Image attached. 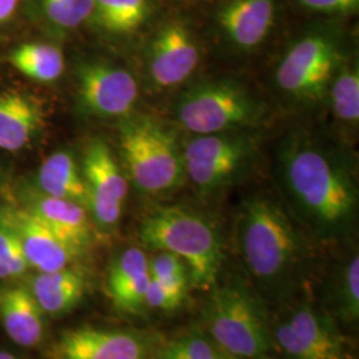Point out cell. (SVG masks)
Here are the masks:
<instances>
[{
  "label": "cell",
  "instance_id": "obj_1",
  "mask_svg": "<svg viewBox=\"0 0 359 359\" xmlns=\"http://www.w3.org/2000/svg\"><path fill=\"white\" fill-rule=\"evenodd\" d=\"M277 169L295 215L317 236L334 237L354 219L357 187L338 151L309 133H294L280 145Z\"/></svg>",
  "mask_w": 359,
  "mask_h": 359
},
{
  "label": "cell",
  "instance_id": "obj_2",
  "mask_svg": "<svg viewBox=\"0 0 359 359\" xmlns=\"http://www.w3.org/2000/svg\"><path fill=\"white\" fill-rule=\"evenodd\" d=\"M237 236L245 265L261 283L290 278L306 257L305 240L290 215L265 193H256L243 203Z\"/></svg>",
  "mask_w": 359,
  "mask_h": 359
},
{
  "label": "cell",
  "instance_id": "obj_3",
  "mask_svg": "<svg viewBox=\"0 0 359 359\" xmlns=\"http://www.w3.org/2000/svg\"><path fill=\"white\" fill-rule=\"evenodd\" d=\"M140 238L151 249L180 257L196 287H215L222 245L216 228L205 218L181 206H161L142 219Z\"/></svg>",
  "mask_w": 359,
  "mask_h": 359
},
{
  "label": "cell",
  "instance_id": "obj_4",
  "mask_svg": "<svg viewBox=\"0 0 359 359\" xmlns=\"http://www.w3.org/2000/svg\"><path fill=\"white\" fill-rule=\"evenodd\" d=\"M118 142L129 179L145 194L179 188L185 177L182 152L173 135L151 117H126Z\"/></svg>",
  "mask_w": 359,
  "mask_h": 359
},
{
  "label": "cell",
  "instance_id": "obj_5",
  "mask_svg": "<svg viewBox=\"0 0 359 359\" xmlns=\"http://www.w3.org/2000/svg\"><path fill=\"white\" fill-rule=\"evenodd\" d=\"M180 126L193 135H215L249 129L264 116V107L234 80H212L193 86L177 103Z\"/></svg>",
  "mask_w": 359,
  "mask_h": 359
},
{
  "label": "cell",
  "instance_id": "obj_6",
  "mask_svg": "<svg viewBox=\"0 0 359 359\" xmlns=\"http://www.w3.org/2000/svg\"><path fill=\"white\" fill-rule=\"evenodd\" d=\"M206 327L228 355L259 358L271 348L268 325L256 299L238 285L216 289L205 310Z\"/></svg>",
  "mask_w": 359,
  "mask_h": 359
},
{
  "label": "cell",
  "instance_id": "obj_7",
  "mask_svg": "<svg viewBox=\"0 0 359 359\" xmlns=\"http://www.w3.org/2000/svg\"><path fill=\"white\" fill-rule=\"evenodd\" d=\"M258 145V137L248 129L197 135L182 152L185 176L200 192H217L252 167Z\"/></svg>",
  "mask_w": 359,
  "mask_h": 359
},
{
  "label": "cell",
  "instance_id": "obj_8",
  "mask_svg": "<svg viewBox=\"0 0 359 359\" xmlns=\"http://www.w3.org/2000/svg\"><path fill=\"white\" fill-rule=\"evenodd\" d=\"M344 60L333 34L311 32L287 50L276 71L278 87L298 102L317 103L326 97L329 84Z\"/></svg>",
  "mask_w": 359,
  "mask_h": 359
},
{
  "label": "cell",
  "instance_id": "obj_9",
  "mask_svg": "<svg viewBox=\"0 0 359 359\" xmlns=\"http://www.w3.org/2000/svg\"><path fill=\"white\" fill-rule=\"evenodd\" d=\"M77 99L84 114L99 118H126L139 99L135 76L118 65L86 62L77 68Z\"/></svg>",
  "mask_w": 359,
  "mask_h": 359
},
{
  "label": "cell",
  "instance_id": "obj_10",
  "mask_svg": "<svg viewBox=\"0 0 359 359\" xmlns=\"http://www.w3.org/2000/svg\"><path fill=\"white\" fill-rule=\"evenodd\" d=\"M81 172L88 188L92 219L100 229L111 231L121 218L129 185L107 142L93 139L87 144Z\"/></svg>",
  "mask_w": 359,
  "mask_h": 359
},
{
  "label": "cell",
  "instance_id": "obj_11",
  "mask_svg": "<svg viewBox=\"0 0 359 359\" xmlns=\"http://www.w3.org/2000/svg\"><path fill=\"white\" fill-rule=\"evenodd\" d=\"M154 339L140 332L83 326L67 330L50 348V359H148Z\"/></svg>",
  "mask_w": 359,
  "mask_h": 359
},
{
  "label": "cell",
  "instance_id": "obj_12",
  "mask_svg": "<svg viewBox=\"0 0 359 359\" xmlns=\"http://www.w3.org/2000/svg\"><path fill=\"white\" fill-rule=\"evenodd\" d=\"M200 63V48L189 28L170 20L154 34L147 55V71L158 88H173L191 77Z\"/></svg>",
  "mask_w": 359,
  "mask_h": 359
},
{
  "label": "cell",
  "instance_id": "obj_13",
  "mask_svg": "<svg viewBox=\"0 0 359 359\" xmlns=\"http://www.w3.org/2000/svg\"><path fill=\"white\" fill-rule=\"evenodd\" d=\"M0 213L15 231L29 268L36 271L69 268L76 255L40 218L15 201L0 203Z\"/></svg>",
  "mask_w": 359,
  "mask_h": 359
},
{
  "label": "cell",
  "instance_id": "obj_14",
  "mask_svg": "<svg viewBox=\"0 0 359 359\" xmlns=\"http://www.w3.org/2000/svg\"><path fill=\"white\" fill-rule=\"evenodd\" d=\"M276 341L293 359H346L342 337L311 309H299L278 325Z\"/></svg>",
  "mask_w": 359,
  "mask_h": 359
},
{
  "label": "cell",
  "instance_id": "obj_15",
  "mask_svg": "<svg viewBox=\"0 0 359 359\" xmlns=\"http://www.w3.org/2000/svg\"><path fill=\"white\" fill-rule=\"evenodd\" d=\"M18 203L40 218L76 256L92 244L93 226L86 206L43 194L34 187L22 188Z\"/></svg>",
  "mask_w": 359,
  "mask_h": 359
},
{
  "label": "cell",
  "instance_id": "obj_16",
  "mask_svg": "<svg viewBox=\"0 0 359 359\" xmlns=\"http://www.w3.org/2000/svg\"><path fill=\"white\" fill-rule=\"evenodd\" d=\"M217 25L236 48L261 46L276 23V0H225L216 13Z\"/></svg>",
  "mask_w": 359,
  "mask_h": 359
},
{
  "label": "cell",
  "instance_id": "obj_17",
  "mask_svg": "<svg viewBox=\"0 0 359 359\" xmlns=\"http://www.w3.org/2000/svg\"><path fill=\"white\" fill-rule=\"evenodd\" d=\"M46 127L43 105L18 90L0 92V149L19 152L38 140Z\"/></svg>",
  "mask_w": 359,
  "mask_h": 359
},
{
  "label": "cell",
  "instance_id": "obj_18",
  "mask_svg": "<svg viewBox=\"0 0 359 359\" xmlns=\"http://www.w3.org/2000/svg\"><path fill=\"white\" fill-rule=\"evenodd\" d=\"M0 322L16 345L36 347L46 335V314L26 285H0Z\"/></svg>",
  "mask_w": 359,
  "mask_h": 359
},
{
  "label": "cell",
  "instance_id": "obj_19",
  "mask_svg": "<svg viewBox=\"0 0 359 359\" xmlns=\"http://www.w3.org/2000/svg\"><path fill=\"white\" fill-rule=\"evenodd\" d=\"M46 316L59 317L77 306L86 293L84 276L75 269L38 271L26 285Z\"/></svg>",
  "mask_w": 359,
  "mask_h": 359
},
{
  "label": "cell",
  "instance_id": "obj_20",
  "mask_svg": "<svg viewBox=\"0 0 359 359\" xmlns=\"http://www.w3.org/2000/svg\"><path fill=\"white\" fill-rule=\"evenodd\" d=\"M35 189L56 198H63L88 209V188L81 168L68 151L50 154L38 169Z\"/></svg>",
  "mask_w": 359,
  "mask_h": 359
},
{
  "label": "cell",
  "instance_id": "obj_21",
  "mask_svg": "<svg viewBox=\"0 0 359 359\" xmlns=\"http://www.w3.org/2000/svg\"><path fill=\"white\" fill-rule=\"evenodd\" d=\"M7 60L18 72L43 84L56 81L65 72L63 52L47 43L20 44L8 55Z\"/></svg>",
  "mask_w": 359,
  "mask_h": 359
},
{
  "label": "cell",
  "instance_id": "obj_22",
  "mask_svg": "<svg viewBox=\"0 0 359 359\" xmlns=\"http://www.w3.org/2000/svg\"><path fill=\"white\" fill-rule=\"evenodd\" d=\"M149 16L148 0H93L95 23L111 35H129Z\"/></svg>",
  "mask_w": 359,
  "mask_h": 359
},
{
  "label": "cell",
  "instance_id": "obj_23",
  "mask_svg": "<svg viewBox=\"0 0 359 359\" xmlns=\"http://www.w3.org/2000/svg\"><path fill=\"white\" fill-rule=\"evenodd\" d=\"M326 96L330 97L334 115L347 124L359 120V68L354 62L342 60L329 84Z\"/></svg>",
  "mask_w": 359,
  "mask_h": 359
},
{
  "label": "cell",
  "instance_id": "obj_24",
  "mask_svg": "<svg viewBox=\"0 0 359 359\" xmlns=\"http://www.w3.org/2000/svg\"><path fill=\"white\" fill-rule=\"evenodd\" d=\"M34 15L56 32L74 31L93 13V0H32Z\"/></svg>",
  "mask_w": 359,
  "mask_h": 359
},
{
  "label": "cell",
  "instance_id": "obj_25",
  "mask_svg": "<svg viewBox=\"0 0 359 359\" xmlns=\"http://www.w3.org/2000/svg\"><path fill=\"white\" fill-rule=\"evenodd\" d=\"M149 274L163 283L182 302L189 286V270L180 257L169 252H158L149 259Z\"/></svg>",
  "mask_w": 359,
  "mask_h": 359
},
{
  "label": "cell",
  "instance_id": "obj_26",
  "mask_svg": "<svg viewBox=\"0 0 359 359\" xmlns=\"http://www.w3.org/2000/svg\"><path fill=\"white\" fill-rule=\"evenodd\" d=\"M29 269L22 245L7 219L0 213V281H15Z\"/></svg>",
  "mask_w": 359,
  "mask_h": 359
},
{
  "label": "cell",
  "instance_id": "obj_27",
  "mask_svg": "<svg viewBox=\"0 0 359 359\" xmlns=\"http://www.w3.org/2000/svg\"><path fill=\"white\" fill-rule=\"evenodd\" d=\"M221 351L200 333H189L170 341L157 359H224Z\"/></svg>",
  "mask_w": 359,
  "mask_h": 359
},
{
  "label": "cell",
  "instance_id": "obj_28",
  "mask_svg": "<svg viewBox=\"0 0 359 359\" xmlns=\"http://www.w3.org/2000/svg\"><path fill=\"white\" fill-rule=\"evenodd\" d=\"M339 308L344 316L354 321L359 317V258L351 257L339 281Z\"/></svg>",
  "mask_w": 359,
  "mask_h": 359
},
{
  "label": "cell",
  "instance_id": "obj_29",
  "mask_svg": "<svg viewBox=\"0 0 359 359\" xmlns=\"http://www.w3.org/2000/svg\"><path fill=\"white\" fill-rule=\"evenodd\" d=\"M182 302L179 298H176L172 294L167 287L157 281L154 277H151L147 294H145V305L147 308L157 309V310H164V311H173L180 308Z\"/></svg>",
  "mask_w": 359,
  "mask_h": 359
},
{
  "label": "cell",
  "instance_id": "obj_30",
  "mask_svg": "<svg viewBox=\"0 0 359 359\" xmlns=\"http://www.w3.org/2000/svg\"><path fill=\"white\" fill-rule=\"evenodd\" d=\"M302 7L325 13H353L358 10L359 0H297Z\"/></svg>",
  "mask_w": 359,
  "mask_h": 359
},
{
  "label": "cell",
  "instance_id": "obj_31",
  "mask_svg": "<svg viewBox=\"0 0 359 359\" xmlns=\"http://www.w3.org/2000/svg\"><path fill=\"white\" fill-rule=\"evenodd\" d=\"M20 0H0V27L11 20Z\"/></svg>",
  "mask_w": 359,
  "mask_h": 359
},
{
  "label": "cell",
  "instance_id": "obj_32",
  "mask_svg": "<svg viewBox=\"0 0 359 359\" xmlns=\"http://www.w3.org/2000/svg\"><path fill=\"white\" fill-rule=\"evenodd\" d=\"M0 359H19L16 355H13V353L8 351H1L0 350Z\"/></svg>",
  "mask_w": 359,
  "mask_h": 359
},
{
  "label": "cell",
  "instance_id": "obj_33",
  "mask_svg": "<svg viewBox=\"0 0 359 359\" xmlns=\"http://www.w3.org/2000/svg\"><path fill=\"white\" fill-rule=\"evenodd\" d=\"M4 182H6V172H4L3 167L0 165V189L4 185Z\"/></svg>",
  "mask_w": 359,
  "mask_h": 359
},
{
  "label": "cell",
  "instance_id": "obj_34",
  "mask_svg": "<svg viewBox=\"0 0 359 359\" xmlns=\"http://www.w3.org/2000/svg\"><path fill=\"white\" fill-rule=\"evenodd\" d=\"M224 359H240V358H236V357H231V355H224Z\"/></svg>",
  "mask_w": 359,
  "mask_h": 359
}]
</instances>
